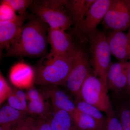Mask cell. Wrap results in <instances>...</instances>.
<instances>
[{
	"label": "cell",
	"instance_id": "obj_1",
	"mask_svg": "<svg viewBox=\"0 0 130 130\" xmlns=\"http://www.w3.org/2000/svg\"><path fill=\"white\" fill-rule=\"evenodd\" d=\"M48 28L47 24L32 14L6 51L4 57L37 58L44 56L47 54L48 44Z\"/></svg>",
	"mask_w": 130,
	"mask_h": 130
},
{
	"label": "cell",
	"instance_id": "obj_2",
	"mask_svg": "<svg viewBox=\"0 0 130 130\" xmlns=\"http://www.w3.org/2000/svg\"><path fill=\"white\" fill-rule=\"evenodd\" d=\"M76 51L62 56L50 53L41 57L35 68V84L42 86H64L72 69Z\"/></svg>",
	"mask_w": 130,
	"mask_h": 130
},
{
	"label": "cell",
	"instance_id": "obj_3",
	"mask_svg": "<svg viewBox=\"0 0 130 130\" xmlns=\"http://www.w3.org/2000/svg\"><path fill=\"white\" fill-rule=\"evenodd\" d=\"M68 0L33 1L29 8L32 14L49 28L67 30L73 24L66 10Z\"/></svg>",
	"mask_w": 130,
	"mask_h": 130
},
{
	"label": "cell",
	"instance_id": "obj_4",
	"mask_svg": "<svg viewBox=\"0 0 130 130\" xmlns=\"http://www.w3.org/2000/svg\"><path fill=\"white\" fill-rule=\"evenodd\" d=\"M108 90L106 77H98L91 73L84 82L77 97L106 113L112 107Z\"/></svg>",
	"mask_w": 130,
	"mask_h": 130
},
{
	"label": "cell",
	"instance_id": "obj_5",
	"mask_svg": "<svg viewBox=\"0 0 130 130\" xmlns=\"http://www.w3.org/2000/svg\"><path fill=\"white\" fill-rule=\"evenodd\" d=\"M114 0H96L81 23L74 26L73 31L79 41H90L98 31L97 28L102 21Z\"/></svg>",
	"mask_w": 130,
	"mask_h": 130
},
{
	"label": "cell",
	"instance_id": "obj_6",
	"mask_svg": "<svg viewBox=\"0 0 130 130\" xmlns=\"http://www.w3.org/2000/svg\"><path fill=\"white\" fill-rule=\"evenodd\" d=\"M89 42L94 74L98 77H106L107 72L111 64V53L107 35L105 31H98Z\"/></svg>",
	"mask_w": 130,
	"mask_h": 130
},
{
	"label": "cell",
	"instance_id": "obj_7",
	"mask_svg": "<svg viewBox=\"0 0 130 130\" xmlns=\"http://www.w3.org/2000/svg\"><path fill=\"white\" fill-rule=\"evenodd\" d=\"M91 74L88 58L84 50L77 47L72 69L64 86L70 94L75 98L79 96L84 82Z\"/></svg>",
	"mask_w": 130,
	"mask_h": 130
},
{
	"label": "cell",
	"instance_id": "obj_8",
	"mask_svg": "<svg viewBox=\"0 0 130 130\" xmlns=\"http://www.w3.org/2000/svg\"><path fill=\"white\" fill-rule=\"evenodd\" d=\"M102 24L108 29L123 31L130 28V0H114Z\"/></svg>",
	"mask_w": 130,
	"mask_h": 130
},
{
	"label": "cell",
	"instance_id": "obj_9",
	"mask_svg": "<svg viewBox=\"0 0 130 130\" xmlns=\"http://www.w3.org/2000/svg\"><path fill=\"white\" fill-rule=\"evenodd\" d=\"M47 36L51 48L50 53L54 54L60 56L71 54L77 47L71 36L61 29L48 27Z\"/></svg>",
	"mask_w": 130,
	"mask_h": 130
},
{
	"label": "cell",
	"instance_id": "obj_10",
	"mask_svg": "<svg viewBox=\"0 0 130 130\" xmlns=\"http://www.w3.org/2000/svg\"><path fill=\"white\" fill-rule=\"evenodd\" d=\"M30 16L28 13L18 15L14 19L0 21V51H7L18 36L25 22Z\"/></svg>",
	"mask_w": 130,
	"mask_h": 130
},
{
	"label": "cell",
	"instance_id": "obj_11",
	"mask_svg": "<svg viewBox=\"0 0 130 130\" xmlns=\"http://www.w3.org/2000/svg\"><path fill=\"white\" fill-rule=\"evenodd\" d=\"M46 86L41 92L46 100H50L53 111L63 110L71 114L77 109L75 100L66 91L57 86Z\"/></svg>",
	"mask_w": 130,
	"mask_h": 130
},
{
	"label": "cell",
	"instance_id": "obj_12",
	"mask_svg": "<svg viewBox=\"0 0 130 130\" xmlns=\"http://www.w3.org/2000/svg\"><path fill=\"white\" fill-rule=\"evenodd\" d=\"M9 78L11 83L16 88L20 89L28 90L33 87L35 84V68L25 62L20 61L11 68Z\"/></svg>",
	"mask_w": 130,
	"mask_h": 130
},
{
	"label": "cell",
	"instance_id": "obj_13",
	"mask_svg": "<svg viewBox=\"0 0 130 130\" xmlns=\"http://www.w3.org/2000/svg\"><path fill=\"white\" fill-rule=\"evenodd\" d=\"M128 62L111 63L106 75L108 89L114 92L125 91L127 87Z\"/></svg>",
	"mask_w": 130,
	"mask_h": 130
},
{
	"label": "cell",
	"instance_id": "obj_14",
	"mask_svg": "<svg viewBox=\"0 0 130 130\" xmlns=\"http://www.w3.org/2000/svg\"><path fill=\"white\" fill-rule=\"evenodd\" d=\"M111 53L120 62L129 60L128 34L122 31L112 30L107 35Z\"/></svg>",
	"mask_w": 130,
	"mask_h": 130
},
{
	"label": "cell",
	"instance_id": "obj_15",
	"mask_svg": "<svg viewBox=\"0 0 130 130\" xmlns=\"http://www.w3.org/2000/svg\"><path fill=\"white\" fill-rule=\"evenodd\" d=\"M96 0L68 1L66 10L67 14L76 26L83 20Z\"/></svg>",
	"mask_w": 130,
	"mask_h": 130
},
{
	"label": "cell",
	"instance_id": "obj_16",
	"mask_svg": "<svg viewBox=\"0 0 130 130\" xmlns=\"http://www.w3.org/2000/svg\"><path fill=\"white\" fill-rule=\"evenodd\" d=\"M29 115L26 112L15 109L9 105H6L0 110V124L2 126L12 127Z\"/></svg>",
	"mask_w": 130,
	"mask_h": 130
},
{
	"label": "cell",
	"instance_id": "obj_17",
	"mask_svg": "<svg viewBox=\"0 0 130 130\" xmlns=\"http://www.w3.org/2000/svg\"><path fill=\"white\" fill-rule=\"evenodd\" d=\"M53 112L49 119L52 130H77L70 113L63 110Z\"/></svg>",
	"mask_w": 130,
	"mask_h": 130
},
{
	"label": "cell",
	"instance_id": "obj_18",
	"mask_svg": "<svg viewBox=\"0 0 130 130\" xmlns=\"http://www.w3.org/2000/svg\"><path fill=\"white\" fill-rule=\"evenodd\" d=\"M71 114L77 130H104L95 119L77 109Z\"/></svg>",
	"mask_w": 130,
	"mask_h": 130
},
{
	"label": "cell",
	"instance_id": "obj_19",
	"mask_svg": "<svg viewBox=\"0 0 130 130\" xmlns=\"http://www.w3.org/2000/svg\"><path fill=\"white\" fill-rule=\"evenodd\" d=\"M75 102L78 110L95 119L104 130L107 118L103 115L102 111L96 107L87 103L79 97L75 98Z\"/></svg>",
	"mask_w": 130,
	"mask_h": 130
},
{
	"label": "cell",
	"instance_id": "obj_20",
	"mask_svg": "<svg viewBox=\"0 0 130 130\" xmlns=\"http://www.w3.org/2000/svg\"><path fill=\"white\" fill-rule=\"evenodd\" d=\"M30 115L37 116L38 118H48L51 117L52 107L48 102L44 101H30L28 105Z\"/></svg>",
	"mask_w": 130,
	"mask_h": 130
},
{
	"label": "cell",
	"instance_id": "obj_21",
	"mask_svg": "<svg viewBox=\"0 0 130 130\" xmlns=\"http://www.w3.org/2000/svg\"><path fill=\"white\" fill-rule=\"evenodd\" d=\"M117 114L123 130H130V99L120 105Z\"/></svg>",
	"mask_w": 130,
	"mask_h": 130
},
{
	"label": "cell",
	"instance_id": "obj_22",
	"mask_svg": "<svg viewBox=\"0 0 130 130\" xmlns=\"http://www.w3.org/2000/svg\"><path fill=\"white\" fill-rule=\"evenodd\" d=\"M106 113L107 121L104 130H123L117 114L112 107Z\"/></svg>",
	"mask_w": 130,
	"mask_h": 130
},
{
	"label": "cell",
	"instance_id": "obj_23",
	"mask_svg": "<svg viewBox=\"0 0 130 130\" xmlns=\"http://www.w3.org/2000/svg\"><path fill=\"white\" fill-rule=\"evenodd\" d=\"M19 15H23L27 13V10L32 4V0H5Z\"/></svg>",
	"mask_w": 130,
	"mask_h": 130
},
{
	"label": "cell",
	"instance_id": "obj_24",
	"mask_svg": "<svg viewBox=\"0 0 130 130\" xmlns=\"http://www.w3.org/2000/svg\"><path fill=\"white\" fill-rule=\"evenodd\" d=\"M18 14L5 0L1 1L0 21H8L16 18Z\"/></svg>",
	"mask_w": 130,
	"mask_h": 130
},
{
	"label": "cell",
	"instance_id": "obj_25",
	"mask_svg": "<svg viewBox=\"0 0 130 130\" xmlns=\"http://www.w3.org/2000/svg\"><path fill=\"white\" fill-rule=\"evenodd\" d=\"M13 89L9 86L1 72L0 74V104L1 105L12 94Z\"/></svg>",
	"mask_w": 130,
	"mask_h": 130
},
{
	"label": "cell",
	"instance_id": "obj_26",
	"mask_svg": "<svg viewBox=\"0 0 130 130\" xmlns=\"http://www.w3.org/2000/svg\"><path fill=\"white\" fill-rule=\"evenodd\" d=\"M7 100L8 105L9 106L18 110L26 112L29 115L28 107L24 106L18 98L13 94V92Z\"/></svg>",
	"mask_w": 130,
	"mask_h": 130
},
{
	"label": "cell",
	"instance_id": "obj_27",
	"mask_svg": "<svg viewBox=\"0 0 130 130\" xmlns=\"http://www.w3.org/2000/svg\"><path fill=\"white\" fill-rule=\"evenodd\" d=\"M33 117L28 116L23 121L13 126L10 130H33Z\"/></svg>",
	"mask_w": 130,
	"mask_h": 130
},
{
	"label": "cell",
	"instance_id": "obj_28",
	"mask_svg": "<svg viewBox=\"0 0 130 130\" xmlns=\"http://www.w3.org/2000/svg\"><path fill=\"white\" fill-rule=\"evenodd\" d=\"M25 93L26 99L29 101H40L46 100L41 91L33 87L28 89Z\"/></svg>",
	"mask_w": 130,
	"mask_h": 130
},
{
	"label": "cell",
	"instance_id": "obj_29",
	"mask_svg": "<svg viewBox=\"0 0 130 130\" xmlns=\"http://www.w3.org/2000/svg\"><path fill=\"white\" fill-rule=\"evenodd\" d=\"M48 118H38L35 119V124L38 130H52Z\"/></svg>",
	"mask_w": 130,
	"mask_h": 130
},
{
	"label": "cell",
	"instance_id": "obj_30",
	"mask_svg": "<svg viewBox=\"0 0 130 130\" xmlns=\"http://www.w3.org/2000/svg\"><path fill=\"white\" fill-rule=\"evenodd\" d=\"M13 93L19 100L23 103V105L25 107H28V105L26 102V93L21 89H13Z\"/></svg>",
	"mask_w": 130,
	"mask_h": 130
},
{
	"label": "cell",
	"instance_id": "obj_31",
	"mask_svg": "<svg viewBox=\"0 0 130 130\" xmlns=\"http://www.w3.org/2000/svg\"><path fill=\"white\" fill-rule=\"evenodd\" d=\"M127 87L126 91V94L128 98L130 99V56L129 57V61L128 62V68H127Z\"/></svg>",
	"mask_w": 130,
	"mask_h": 130
},
{
	"label": "cell",
	"instance_id": "obj_32",
	"mask_svg": "<svg viewBox=\"0 0 130 130\" xmlns=\"http://www.w3.org/2000/svg\"><path fill=\"white\" fill-rule=\"evenodd\" d=\"M12 127L7 126H2L0 127V130H10Z\"/></svg>",
	"mask_w": 130,
	"mask_h": 130
},
{
	"label": "cell",
	"instance_id": "obj_33",
	"mask_svg": "<svg viewBox=\"0 0 130 130\" xmlns=\"http://www.w3.org/2000/svg\"><path fill=\"white\" fill-rule=\"evenodd\" d=\"M32 130H38V129L35 124V119L34 118V120H33V124H32Z\"/></svg>",
	"mask_w": 130,
	"mask_h": 130
}]
</instances>
